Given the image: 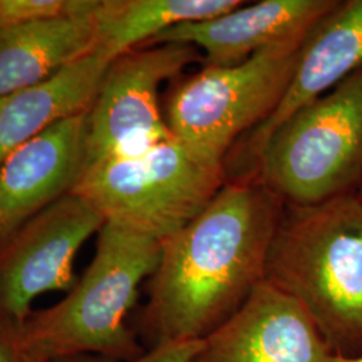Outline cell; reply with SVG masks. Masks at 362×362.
Masks as SVG:
<instances>
[{
    "label": "cell",
    "mask_w": 362,
    "mask_h": 362,
    "mask_svg": "<svg viewBox=\"0 0 362 362\" xmlns=\"http://www.w3.org/2000/svg\"><path fill=\"white\" fill-rule=\"evenodd\" d=\"M284 208L257 177L227 180L202 214L161 242L133 327L145 349L203 339L246 303L264 282Z\"/></svg>",
    "instance_id": "obj_1"
},
{
    "label": "cell",
    "mask_w": 362,
    "mask_h": 362,
    "mask_svg": "<svg viewBox=\"0 0 362 362\" xmlns=\"http://www.w3.org/2000/svg\"><path fill=\"white\" fill-rule=\"evenodd\" d=\"M161 242L116 221L98 231L95 254L62 300L33 310L13 329L27 362H55L77 356L133 361L146 349L128 325L139 288L156 272Z\"/></svg>",
    "instance_id": "obj_2"
},
{
    "label": "cell",
    "mask_w": 362,
    "mask_h": 362,
    "mask_svg": "<svg viewBox=\"0 0 362 362\" xmlns=\"http://www.w3.org/2000/svg\"><path fill=\"white\" fill-rule=\"evenodd\" d=\"M267 284L308 313L332 354L362 351V199L285 204L266 263Z\"/></svg>",
    "instance_id": "obj_3"
},
{
    "label": "cell",
    "mask_w": 362,
    "mask_h": 362,
    "mask_svg": "<svg viewBox=\"0 0 362 362\" xmlns=\"http://www.w3.org/2000/svg\"><path fill=\"white\" fill-rule=\"evenodd\" d=\"M254 177L290 206L357 194L362 181V69L275 130Z\"/></svg>",
    "instance_id": "obj_4"
},
{
    "label": "cell",
    "mask_w": 362,
    "mask_h": 362,
    "mask_svg": "<svg viewBox=\"0 0 362 362\" xmlns=\"http://www.w3.org/2000/svg\"><path fill=\"white\" fill-rule=\"evenodd\" d=\"M226 182L223 161L170 136L140 155L88 169L73 192L105 221L163 242L202 214Z\"/></svg>",
    "instance_id": "obj_5"
},
{
    "label": "cell",
    "mask_w": 362,
    "mask_h": 362,
    "mask_svg": "<svg viewBox=\"0 0 362 362\" xmlns=\"http://www.w3.org/2000/svg\"><path fill=\"white\" fill-rule=\"evenodd\" d=\"M306 37L262 49L238 65L203 66L181 79L165 105L170 134L224 163L236 140L262 125L284 100Z\"/></svg>",
    "instance_id": "obj_6"
},
{
    "label": "cell",
    "mask_w": 362,
    "mask_h": 362,
    "mask_svg": "<svg viewBox=\"0 0 362 362\" xmlns=\"http://www.w3.org/2000/svg\"><path fill=\"white\" fill-rule=\"evenodd\" d=\"M202 58L194 46L177 43L139 47L116 58L88 113L86 170L140 155L169 139L160 86Z\"/></svg>",
    "instance_id": "obj_7"
},
{
    "label": "cell",
    "mask_w": 362,
    "mask_h": 362,
    "mask_svg": "<svg viewBox=\"0 0 362 362\" xmlns=\"http://www.w3.org/2000/svg\"><path fill=\"white\" fill-rule=\"evenodd\" d=\"M104 216L79 194H66L0 239V326L18 329L33 302L77 284L81 247L104 226Z\"/></svg>",
    "instance_id": "obj_8"
},
{
    "label": "cell",
    "mask_w": 362,
    "mask_h": 362,
    "mask_svg": "<svg viewBox=\"0 0 362 362\" xmlns=\"http://www.w3.org/2000/svg\"><path fill=\"white\" fill-rule=\"evenodd\" d=\"M332 351L308 313L266 281L204 337L189 362H329Z\"/></svg>",
    "instance_id": "obj_9"
},
{
    "label": "cell",
    "mask_w": 362,
    "mask_h": 362,
    "mask_svg": "<svg viewBox=\"0 0 362 362\" xmlns=\"http://www.w3.org/2000/svg\"><path fill=\"white\" fill-rule=\"evenodd\" d=\"M360 69L362 0L338 1L336 8L320 21L305 39L284 100L272 116L243 139L238 156L226 160V172L239 165V175L235 179L254 177L259 155L272 133L298 109L332 90Z\"/></svg>",
    "instance_id": "obj_10"
},
{
    "label": "cell",
    "mask_w": 362,
    "mask_h": 362,
    "mask_svg": "<svg viewBox=\"0 0 362 362\" xmlns=\"http://www.w3.org/2000/svg\"><path fill=\"white\" fill-rule=\"evenodd\" d=\"M88 113L55 122L0 164V239L76 189L86 170Z\"/></svg>",
    "instance_id": "obj_11"
},
{
    "label": "cell",
    "mask_w": 362,
    "mask_h": 362,
    "mask_svg": "<svg viewBox=\"0 0 362 362\" xmlns=\"http://www.w3.org/2000/svg\"><path fill=\"white\" fill-rule=\"evenodd\" d=\"M339 0L243 1L215 18L170 27L145 46L189 45L204 52L203 66L227 67L272 45L306 37ZM143 46V47H145Z\"/></svg>",
    "instance_id": "obj_12"
},
{
    "label": "cell",
    "mask_w": 362,
    "mask_h": 362,
    "mask_svg": "<svg viewBox=\"0 0 362 362\" xmlns=\"http://www.w3.org/2000/svg\"><path fill=\"white\" fill-rule=\"evenodd\" d=\"M0 31V97L37 86L95 50V10Z\"/></svg>",
    "instance_id": "obj_13"
},
{
    "label": "cell",
    "mask_w": 362,
    "mask_h": 362,
    "mask_svg": "<svg viewBox=\"0 0 362 362\" xmlns=\"http://www.w3.org/2000/svg\"><path fill=\"white\" fill-rule=\"evenodd\" d=\"M110 64L93 52L37 86L0 97V164L55 122L88 112Z\"/></svg>",
    "instance_id": "obj_14"
},
{
    "label": "cell",
    "mask_w": 362,
    "mask_h": 362,
    "mask_svg": "<svg viewBox=\"0 0 362 362\" xmlns=\"http://www.w3.org/2000/svg\"><path fill=\"white\" fill-rule=\"evenodd\" d=\"M242 0H100L94 52L113 62L148 45L170 27L228 13Z\"/></svg>",
    "instance_id": "obj_15"
},
{
    "label": "cell",
    "mask_w": 362,
    "mask_h": 362,
    "mask_svg": "<svg viewBox=\"0 0 362 362\" xmlns=\"http://www.w3.org/2000/svg\"><path fill=\"white\" fill-rule=\"evenodd\" d=\"M95 3L97 0H0V31L86 13Z\"/></svg>",
    "instance_id": "obj_16"
},
{
    "label": "cell",
    "mask_w": 362,
    "mask_h": 362,
    "mask_svg": "<svg viewBox=\"0 0 362 362\" xmlns=\"http://www.w3.org/2000/svg\"><path fill=\"white\" fill-rule=\"evenodd\" d=\"M202 339L199 341H182L168 342L148 349L141 357L133 361H116L98 356H77L55 362H189L199 349Z\"/></svg>",
    "instance_id": "obj_17"
},
{
    "label": "cell",
    "mask_w": 362,
    "mask_h": 362,
    "mask_svg": "<svg viewBox=\"0 0 362 362\" xmlns=\"http://www.w3.org/2000/svg\"><path fill=\"white\" fill-rule=\"evenodd\" d=\"M0 362H27L15 344L13 329L0 326Z\"/></svg>",
    "instance_id": "obj_18"
},
{
    "label": "cell",
    "mask_w": 362,
    "mask_h": 362,
    "mask_svg": "<svg viewBox=\"0 0 362 362\" xmlns=\"http://www.w3.org/2000/svg\"><path fill=\"white\" fill-rule=\"evenodd\" d=\"M329 362H362V351L356 356H339V354H332Z\"/></svg>",
    "instance_id": "obj_19"
},
{
    "label": "cell",
    "mask_w": 362,
    "mask_h": 362,
    "mask_svg": "<svg viewBox=\"0 0 362 362\" xmlns=\"http://www.w3.org/2000/svg\"><path fill=\"white\" fill-rule=\"evenodd\" d=\"M357 194H358V196H360V197L362 199V181L361 185H360V188H358V192H357Z\"/></svg>",
    "instance_id": "obj_20"
}]
</instances>
